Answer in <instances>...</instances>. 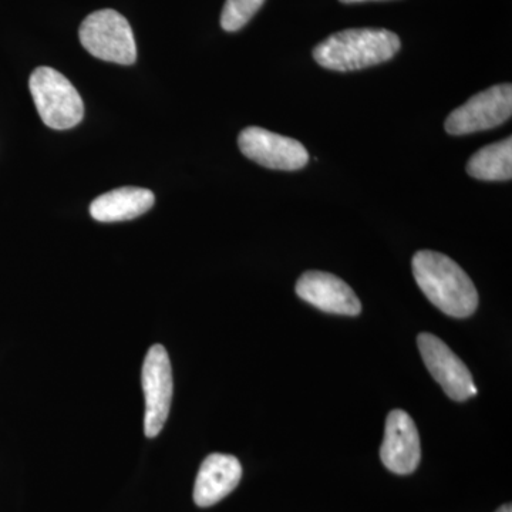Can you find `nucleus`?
<instances>
[{
  "instance_id": "11",
  "label": "nucleus",
  "mask_w": 512,
  "mask_h": 512,
  "mask_svg": "<svg viewBox=\"0 0 512 512\" xmlns=\"http://www.w3.org/2000/svg\"><path fill=\"white\" fill-rule=\"evenodd\" d=\"M242 466L238 458L215 453L205 458L194 485V501L207 508L220 503L238 487Z\"/></svg>"
},
{
  "instance_id": "14",
  "label": "nucleus",
  "mask_w": 512,
  "mask_h": 512,
  "mask_svg": "<svg viewBox=\"0 0 512 512\" xmlns=\"http://www.w3.org/2000/svg\"><path fill=\"white\" fill-rule=\"evenodd\" d=\"M265 0H227L221 13V26L225 32H238L254 18Z\"/></svg>"
},
{
  "instance_id": "12",
  "label": "nucleus",
  "mask_w": 512,
  "mask_h": 512,
  "mask_svg": "<svg viewBox=\"0 0 512 512\" xmlns=\"http://www.w3.org/2000/svg\"><path fill=\"white\" fill-rule=\"evenodd\" d=\"M156 197L146 188L123 187L100 195L90 205V214L99 222L130 221L153 208Z\"/></svg>"
},
{
  "instance_id": "7",
  "label": "nucleus",
  "mask_w": 512,
  "mask_h": 512,
  "mask_svg": "<svg viewBox=\"0 0 512 512\" xmlns=\"http://www.w3.org/2000/svg\"><path fill=\"white\" fill-rule=\"evenodd\" d=\"M238 146L249 160L271 170H301L309 161L308 150L298 140L261 127H248L241 131Z\"/></svg>"
},
{
  "instance_id": "16",
  "label": "nucleus",
  "mask_w": 512,
  "mask_h": 512,
  "mask_svg": "<svg viewBox=\"0 0 512 512\" xmlns=\"http://www.w3.org/2000/svg\"><path fill=\"white\" fill-rule=\"evenodd\" d=\"M339 2L348 3V5H350V3L372 2V0H339Z\"/></svg>"
},
{
  "instance_id": "8",
  "label": "nucleus",
  "mask_w": 512,
  "mask_h": 512,
  "mask_svg": "<svg viewBox=\"0 0 512 512\" xmlns=\"http://www.w3.org/2000/svg\"><path fill=\"white\" fill-rule=\"evenodd\" d=\"M417 345L424 365L450 399L466 402L471 396H476L477 387L470 370L443 340L431 333H421Z\"/></svg>"
},
{
  "instance_id": "4",
  "label": "nucleus",
  "mask_w": 512,
  "mask_h": 512,
  "mask_svg": "<svg viewBox=\"0 0 512 512\" xmlns=\"http://www.w3.org/2000/svg\"><path fill=\"white\" fill-rule=\"evenodd\" d=\"M80 42L90 55L104 62L131 66L137 60L136 39L130 23L113 9L97 10L83 20Z\"/></svg>"
},
{
  "instance_id": "10",
  "label": "nucleus",
  "mask_w": 512,
  "mask_h": 512,
  "mask_svg": "<svg viewBox=\"0 0 512 512\" xmlns=\"http://www.w3.org/2000/svg\"><path fill=\"white\" fill-rule=\"evenodd\" d=\"M296 293L302 301L311 303L323 312L343 316H357L362 312V303L355 291L329 272H305L298 279Z\"/></svg>"
},
{
  "instance_id": "3",
  "label": "nucleus",
  "mask_w": 512,
  "mask_h": 512,
  "mask_svg": "<svg viewBox=\"0 0 512 512\" xmlns=\"http://www.w3.org/2000/svg\"><path fill=\"white\" fill-rule=\"evenodd\" d=\"M29 89L40 119L53 130H69L82 123L84 104L76 87L52 67H37Z\"/></svg>"
},
{
  "instance_id": "13",
  "label": "nucleus",
  "mask_w": 512,
  "mask_h": 512,
  "mask_svg": "<svg viewBox=\"0 0 512 512\" xmlns=\"http://www.w3.org/2000/svg\"><path fill=\"white\" fill-rule=\"evenodd\" d=\"M467 173L481 181H507L512 177V138L478 150L467 164Z\"/></svg>"
},
{
  "instance_id": "5",
  "label": "nucleus",
  "mask_w": 512,
  "mask_h": 512,
  "mask_svg": "<svg viewBox=\"0 0 512 512\" xmlns=\"http://www.w3.org/2000/svg\"><path fill=\"white\" fill-rule=\"evenodd\" d=\"M512 114V86L498 84L471 97L447 117L446 131L451 136H466L491 130L510 120Z\"/></svg>"
},
{
  "instance_id": "9",
  "label": "nucleus",
  "mask_w": 512,
  "mask_h": 512,
  "mask_svg": "<svg viewBox=\"0 0 512 512\" xmlns=\"http://www.w3.org/2000/svg\"><path fill=\"white\" fill-rule=\"evenodd\" d=\"M380 458L387 470L399 476L412 474L419 467V431L412 417L403 410H393L387 416Z\"/></svg>"
},
{
  "instance_id": "6",
  "label": "nucleus",
  "mask_w": 512,
  "mask_h": 512,
  "mask_svg": "<svg viewBox=\"0 0 512 512\" xmlns=\"http://www.w3.org/2000/svg\"><path fill=\"white\" fill-rule=\"evenodd\" d=\"M141 380L146 397L144 433L148 439H153L163 430L173 402V369L163 345H154L148 350Z\"/></svg>"
},
{
  "instance_id": "1",
  "label": "nucleus",
  "mask_w": 512,
  "mask_h": 512,
  "mask_svg": "<svg viewBox=\"0 0 512 512\" xmlns=\"http://www.w3.org/2000/svg\"><path fill=\"white\" fill-rule=\"evenodd\" d=\"M413 275L427 299L451 318L464 319L478 308V292L461 266L436 251L417 252Z\"/></svg>"
},
{
  "instance_id": "2",
  "label": "nucleus",
  "mask_w": 512,
  "mask_h": 512,
  "mask_svg": "<svg viewBox=\"0 0 512 512\" xmlns=\"http://www.w3.org/2000/svg\"><path fill=\"white\" fill-rule=\"evenodd\" d=\"M402 47L400 37L386 29H348L333 33L313 50L320 66L355 72L389 62Z\"/></svg>"
},
{
  "instance_id": "15",
  "label": "nucleus",
  "mask_w": 512,
  "mask_h": 512,
  "mask_svg": "<svg viewBox=\"0 0 512 512\" xmlns=\"http://www.w3.org/2000/svg\"><path fill=\"white\" fill-rule=\"evenodd\" d=\"M495 512H512L511 504H505L503 507L498 508Z\"/></svg>"
}]
</instances>
